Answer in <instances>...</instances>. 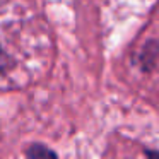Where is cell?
<instances>
[{
	"label": "cell",
	"instance_id": "cell-2",
	"mask_svg": "<svg viewBox=\"0 0 159 159\" xmlns=\"http://www.w3.org/2000/svg\"><path fill=\"white\" fill-rule=\"evenodd\" d=\"M4 65H5V55L2 53V50H0V70L4 69Z\"/></svg>",
	"mask_w": 159,
	"mask_h": 159
},
{
	"label": "cell",
	"instance_id": "cell-1",
	"mask_svg": "<svg viewBox=\"0 0 159 159\" xmlns=\"http://www.w3.org/2000/svg\"><path fill=\"white\" fill-rule=\"evenodd\" d=\"M28 157L29 159H57V156L53 154V151L46 149L45 145H33L28 149Z\"/></svg>",
	"mask_w": 159,
	"mask_h": 159
}]
</instances>
